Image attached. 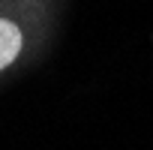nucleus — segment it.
I'll use <instances>...</instances> for the list:
<instances>
[{
	"mask_svg": "<svg viewBox=\"0 0 153 150\" xmlns=\"http://www.w3.org/2000/svg\"><path fill=\"white\" fill-rule=\"evenodd\" d=\"M21 48H24V33H21V27H18L15 21H9V18H0V72L18 60Z\"/></svg>",
	"mask_w": 153,
	"mask_h": 150,
	"instance_id": "nucleus-1",
	"label": "nucleus"
}]
</instances>
